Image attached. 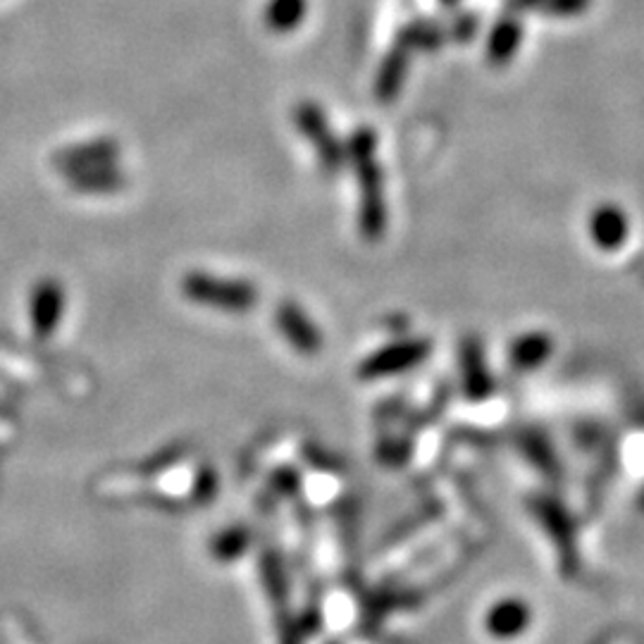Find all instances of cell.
Instances as JSON below:
<instances>
[{
  "label": "cell",
  "mask_w": 644,
  "mask_h": 644,
  "mask_svg": "<svg viewBox=\"0 0 644 644\" xmlns=\"http://www.w3.org/2000/svg\"><path fill=\"white\" fill-rule=\"evenodd\" d=\"M375 134L365 127L355 132L349 142V156L361 189V231L365 239H380L387 225L385 184L375 160Z\"/></svg>",
  "instance_id": "6da1fadb"
},
{
  "label": "cell",
  "mask_w": 644,
  "mask_h": 644,
  "mask_svg": "<svg viewBox=\"0 0 644 644\" xmlns=\"http://www.w3.org/2000/svg\"><path fill=\"white\" fill-rule=\"evenodd\" d=\"M184 294L191 301H196V304L223 308L227 313H246L253 308L258 301V292L253 284L201 275V272H194V275H189L184 280Z\"/></svg>",
  "instance_id": "7a4b0ae2"
},
{
  "label": "cell",
  "mask_w": 644,
  "mask_h": 644,
  "mask_svg": "<svg viewBox=\"0 0 644 644\" xmlns=\"http://www.w3.org/2000/svg\"><path fill=\"white\" fill-rule=\"evenodd\" d=\"M296 127L301 129V134L310 139L315 154H318L320 166L327 172H337L341 168V162H344L347 150L337 142V136L332 134L330 125H327V120L323 117L320 108L313 105V103L298 105Z\"/></svg>",
  "instance_id": "3957f363"
},
{
  "label": "cell",
  "mask_w": 644,
  "mask_h": 644,
  "mask_svg": "<svg viewBox=\"0 0 644 644\" xmlns=\"http://www.w3.org/2000/svg\"><path fill=\"white\" fill-rule=\"evenodd\" d=\"M483 625L492 640L513 642L523 637L532 625V609L526 599L504 597L487 609Z\"/></svg>",
  "instance_id": "277c9868"
},
{
  "label": "cell",
  "mask_w": 644,
  "mask_h": 644,
  "mask_svg": "<svg viewBox=\"0 0 644 644\" xmlns=\"http://www.w3.org/2000/svg\"><path fill=\"white\" fill-rule=\"evenodd\" d=\"M430 344L422 339H408L399 341V344H392L387 349H380L377 353L370 355V359L361 365V377H389L396 373H404V370L418 365L420 361L428 359Z\"/></svg>",
  "instance_id": "5b68a950"
},
{
  "label": "cell",
  "mask_w": 644,
  "mask_h": 644,
  "mask_svg": "<svg viewBox=\"0 0 644 644\" xmlns=\"http://www.w3.org/2000/svg\"><path fill=\"white\" fill-rule=\"evenodd\" d=\"M278 330L280 335L290 341V344L304 355H315L323 347V337L318 327L313 325L308 315L301 310L292 301H286L278 308Z\"/></svg>",
  "instance_id": "8992f818"
},
{
  "label": "cell",
  "mask_w": 644,
  "mask_h": 644,
  "mask_svg": "<svg viewBox=\"0 0 644 644\" xmlns=\"http://www.w3.org/2000/svg\"><path fill=\"white\" fill-rule=\"evenodd\" d=\"M589 237L605 251H613L628 239V217L619 205H599L589 217Z\"/></svg>",
  "instance_id": "52a82bcc"
},
{
  "label": "cell",
  "mask_w": 644,
  "mask_h": 644,
  "mask_svg": "<svg viewBox=\"0 0 644 644\" xmlns=\"http://www.w3.org/2000/svg\"><path fill=\"white\" fill-rule=\"evenodd\" d=\"M63 308H65V296L58 284L46 282L41 284L34 292L32 298V323H34V332L41 337H48L56 325L63 318Z\"/></svg>",
  "instance_id": "ba28073f"
},
{
  "label": "cell",
  "mask_w": 644,
  "mask_h": 644,
  "mask_svg": "<svg viewBox=\"0 0 644 644\" xmlns=\"http://www.w3.org/2000/svg\"><path fill=\"white\" fill-rule=\"evenodd\" d=\"M550 353H552V339L546 335L534 332V335L520 337L516 341V344L509 351V359H511V363L516 368L530 370L534 365H540Z\"/></svg>",
  "instance_id": "9c48e42d"
},
{
  "label": "cell",
  "mask_w": 644,
  "mask_h": 644,
  "mask_svg": "<svg viewBox=\"0 0 644 644\" xmlns=\"http://www.w3.org/2000/svg\"><path fill=\"white\" fill-rule=\"evenodd\" d=\"M463 385L465 392H468L471 399H483V396L489 394V375L485 370L483 353H479V347H465L463 349Z\"/></svg>",
  "instance_id": "30bf717a"
},
{
  "label": "cell",
  "mask_w": 644,
  "mask_h": 644,
  "mask_svg": "<svg viewBox=\"0 0 644 644\" xmlns=\"http://www.w3.org/2000/svg\"><path fill=\"white\" fill-rule=\"evenodd\" d=\"M301 18V3L298 0H275L268 10L270 26L275 30H290Z\"/></svg>",
  "instance_id": "8fae6325"
},
{
  "label": "cell",
  "mask_w": 644,
  "mask_h": 644,
  "mask_svg": "<svg viewBox=\"0 0 644 644\" xmlns=\"http://www.w3.org/2000/svg\"><path fill=\"white\" fill-rule=\"evenodd\" d=\"M244 544H246L244 534H239L237 530H227L225 534H221V538L215 540L213 552H215V556H221L223 561H229L231 556L239 554V550Z\"/></svg>",
  "instance_id": "7c38bea8"
}]
</instances>
